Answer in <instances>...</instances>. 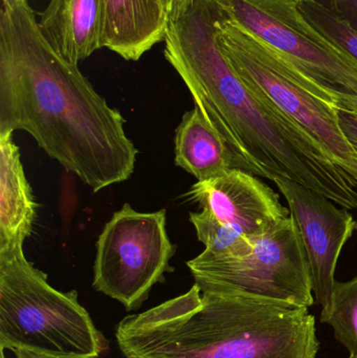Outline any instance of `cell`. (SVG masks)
<instances>
[{
	"label": "cell",
	"mask_w": 357,
	"mask_h": 358,
	"mask_svg": "<svg viewBox=\"0 0 357 358\" xmlns=\"http://www.w3.org/2000/svg\"><path fill=\"white\" fill-rule=\"evenodd\" d=\"M1 358H6V355H4V349H1Z\"/></svg>",
	"instance_id": "cell-22"
},
{
	"label": "cell",
	"mask_w": 357,
	"mask_h": 358,
	"mask_svg": "<svg viewBox=\"0 0 357 358\" xmlns=\"http://www.w3.org/2000/svg\"><path fill=\"white\" fill-rule=\"evenodd\" d=\"M194 1L195 0H163L169 22L180 18Z\"/></svg>",
	"instance_id": "cell-19"
},
{
	"label": "cell",
	"mask_w": 357,
	"mask_h": 358,
	"mask_svg": "<svg viewBox=\"0 0 357 358\" xmlns=\"http://www.w3.org/2000/svg\"><path fill=\"white\" fill-rule=\"evenodd\" d=\"M187 196L201 208L190 222L209 256H245L259 236L291 216L270 185L237 168L197 181Z\"/></svg>",
	"instance_id": "cell-9"
},
{
	"label": "cell",
	"mask_w": 357,
	"mask_h": 358,
	"mask_svg": "<svg viewBox=\"0 0 357 358\" xmlns=\"http://www.w3.org/2000/svg\"><path fill=\"white\" fill-rule=\"evenodd\" d=\"M321 322L331 326L335 338L349 353H357V275L335 282L330 309Z\"/></svg>",
	"instance_id": "cell-15"
},
{
	"label": "cell",
	"mask_w": 357,
	"mask_h": 358,
	"mask_svg": "<svg viewBox=\"0 0 357 358\" xmlns=\"http://www.w3.org/2000/svg\"><path fill=\"white\" fill-rule=\"evenodd\" d=\"M104 48L138 61L165 40L169 19L163 0H105Z\"/></svg>",
	"instance_id": "cell-12"
},
{
	"label": "cell",
	"mask_w": 357,
	"mask_h": 358,
	"mask_svg": "<svg viewBox=\"0 0 357 358\" xmlns=\"http://www.w3.org/2000/svg\"><path fill=\"white\" fill-rule=\"evenodd\" d=\"M125 123L48 43L29 0H0V134L27 132L96 193L136 169Z\"/></svg>",
	"instance_id": "cell-1"
},
{
	"label": "cell",
	"mask_w": 357,
	"mask_h": 358,
	"mask_svg": "<svg viewBox=\"0 0 357 358\" xmlns=\"http://www.w3.org/2000/svg\"><path fill=\"white\" fill-rule=\"evenodd\" d=\"M357 31V0H310Z\"/></svg>",
	"instance_id": "cell-17"
},
{
	"label": "cell",
	"mask_w": 357,
	"mask_h": 358,
	"mask_svg": "<svg viewBox=\"0 0 357 358\" xmlns=\"http://www.w3.org/2000/svg\"><path fill=\"white\" fill-rule=\"evenodd\" d=\"M174 145L175 165L197 181L215 178L237 168L228 145L197 106L182 115L176 128Z\"/></svg>",
	"instance_id": "cell-14"
},
{
	"label": "cell",
	"mask_w": 357,
	"mask_h": 358,
	"mask_svg": "<svg viewBox=\"0 0 357 358\" xmlns=\"http://www.w3.org/2000/svg\"><path fill=\"white\" fill-rule=\"evenodd\" d=\"M37 206L13 134H0V254L23 248Z\"/></svg>",
	"instance_id": "cell-13"
},
{
	"label": "cell",
	"mask_w": 357,
	"mask_h": 358,
	"mask_svg": "<svg viewBox=\"0 0 357 358\" xmlns=\"http://www.w3.org/2000/svg\"><path fill=\"white\" fill-rule=\"evenodd\" d=\"M166 58L238 169L272 181L293 179L337 206L357 208L354 181L301 126L245 85L220 50L214 27L187 31Z\"/></svg>",
	"instance_id": "cell-2"
},
{
	"label": "cell",
	"mask_w": 357,
	"mask_h": 358,
	"mask_svg": "<svg viewBox=\"0 0 357 358\" xmlns=\"http://www.w3.org/2000/svg\"><path fill=\"white\" fill-rule=\"evenodd\" d=\"M296 1H298V0H296Z\"/></svg>",
	"instance_id": "cell-24"
},
{
	"label": "cell",
	"mask_w": 357,
	"mask_h": 358,
	"mask_svg": "<svg viewBox=\"0 0 357 358\" xmlns=\"http://www.w3.org/2000/svg\"><path fill=\"white\" fill-rule=\"evenodd\" d=\"M289 206L307 255L314 299L324 317L333 303L335 269L342 250L356 231L348 208L314 189L285 178L274 179Z\"/></svg>",
	"instance_id": "cell-10"
},
{
	"label": "cell",
	"mask_w": 357,
	"mask_h": 358,
	"mask_svg": "<svg viewBox=\"0 0 357 358\" xmlns=\"http://www.w3.org/2000/svg\"><path fill=\"white\" fill-rule=\"evenodd\" d=\"M187 266L201 292L305 308L314 304L307 255L291 216L259 236L245 256L212 257L203 252Z\"/></svg>",
	"instance_id": "cell-7"
},
{
	"label": "cell",
	"mask_w": 357,
	"mask_h": 358,
	"mask_svg": "<svg viewBox=\"0 0 357 358\" xmlns=\"http://www.w3.org/2000/svg\"><path fill=\"white\" fill-rule=\"evenodd\" d=\"M297 3L318 31L357 61V31L310 0H298Z\"/></svg>",
	"instance_id": "cell-16"
},
{
	"label": "cell",
	"mask_w": 357,
	"mask_h": 358,
	"mask_svg": "<svg viewBox=\"0 0 357 358\" xmlns=\"http://www.w3.org/2000/svg\"><path fill=\"white\" fill-rule=\"evenodd\" d=\"M96 248L92 286L129 311L140 308L163 281L176 252L166 210L138 212L129 203L105 224Z\"/></svg>",
	"instance_id": "cell-8"
},
{
	"label": "cell",
	"mask_w": 357,
	"mask_h": 358,
	"mask_svg": "<svg viewBox=\"0 0 357 358\" xmlns=\"http://www.w3.org/2000/svg\"><path fill=\"white\" fill-rule=\"evenodd\" d=\"M217 42L245 85L301 126L357 187V150L342 129L339 110L319 98L312 85L276 50L224 12L217 23Z\"/></svg>",
	"instance_id": "cell-5"
},
{
	"label": "cell",
	"mask_w": 357,
	"mask_h": 358,
	"mask_svg": "<svg viewBox=\"0 0 357 358\" xmlns=\"http://www.w3.org/2000/svg\"><path fill=\"white\" fill-rule=\"evenodd\" d=\"M340 123L348 140L357 150V115L356 113L339 111Z\"/></svg>",
	"instance_id": "cell-18"
},
{
	"label": "cell",
	"mask_w": 357,
	"mask_h": 358,
	"mask_svg": "<svg viewBox=\"0 0 357 358\" xmlns=\"http://www.w3.org/2000/svg\"><path fill=\"white\" fill-rule=\"evenodd\" d=\"M356 231H357V222H356Z\"/></svg>",
	"instance_id": "cell-23"
},
{
	"label": "cell",
	"mask_w": 357,
	"mask_h": 358,
	"mask_svg": "<svg viewBox=\"0 0 357 358\" xmlns=\"http://www.w3.org/2000/svg\"><path fill=\"white\" fill-rule=\"evenodd\" d=\"M38 21L48 43L71 64L104 48L105 0H50Z\"/></svg>",
	"instance_id": "cell-11"
},
{
	"label": "cell",
	"mask_w": 357,
	"mask_h": 358,
	"mask_svg": "<svg viewBox=\"0 0 357 358\" xmlns=\"http://www.w3.org/2000/svg\"><path fill=\"white\" fill-rule=\"evenodd\" d=\"M348 358H357V353H349V357Z\"/></svg>",
	"instance_id": "cell-21"
},
{
	"label": "cell",
	"mask_w": 357,
	"mask_h": 358,
	"mask_svg": "<svg viewBox=\"0 0 357 358\" xmlns=\"http://www.w3.org/2000/svg\"><path fill=\"white\" fill-rule=\"evenodd\" d=\"M10 351L14 353L15 358H87L52 355V353L44 352V351L35 350V349L29 348H14Z\"/></svg>",
	"instance_id": "cell-20"
},
{
	"label": "cell",
	"mask_w": 357,
	"mask_h": 358,
	"mask_svg": "<svg viewBox=\"0 0 357 358\" xmlns=\"http://www.w3.org/2000/svg\"><path fill=\"white\" fill-rule=\"evenodd\" d=\"M127 358H316V317L305 307L233 294H186L115 329Z\"/></svg>",
	"instance_id": "cell-3"
},
{
	"label": "cell",
	"mask_w": 357,
	"mask_h": 358,
	"mask_svg": "<svg viewBox=\"0 0 357 358\" xmlns=\"http://www.w3.org/2000/svg\"><path fill=\"white\" fill-rule=\"evenodd\" d=\"M231 20L276 50L339 111L357 115V61L305 18L296 0H215Z\"/></svg>",
	"instance_id": "cell-6"
},
{
	"label": "cell",
	"mask_w": 357,
	"mask_h": 358,
	"mask_svg": "<svg viewBox=\"0 0 357 358\" xmlns=\"http://www.w3.org/2000/svg\"><path fill=\"white\" fill-rule=\"evenodd\" d=\"M14 348L87 358L109 348L78 292L52 287L23 248L0 254V349Z\"/></svg>",
	"instance_id": "cell-4"
}]
</instances>
